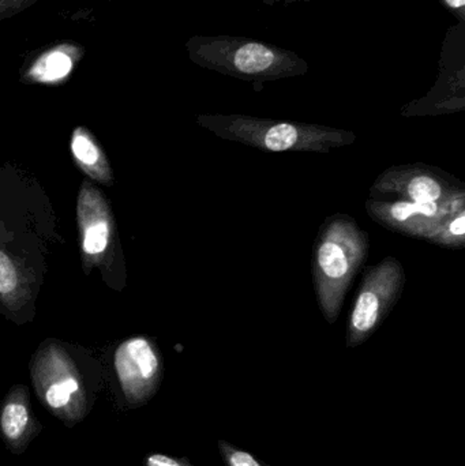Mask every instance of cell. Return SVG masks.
<instances>
[{
    "instance_id": "cell-18",
    "label": "cell",
    "mask_w": 465,
    "mask_h": 466,
    "mask_svg": "<svg viewBox=\"0 0 465 466\" xmlns=\"http://www.w3.org/2000/svg\"><path fill=\"white\" fill-rule=\"evenodd\" d=\"M447 3L450 5V7L455 8H461L465 5V0H447Z\"/></svg>"
},
{
    "instance_id": "cell-1",
    "label": "cell",
    "mask_w": 465,
    "mask_h": 466,
    "mask_svg": "<svg viewBox=\"0 0 465 466\" xmlns=\"http://www.w3.org/2000/svg\"><path fill=\"white\" fill-rule=\"evenodd\" d=\"M370 248L369 233L347 215L328 218L314 244L311 271L314 290L325 320L335 323L354 277Z\"/></svg>"
},
{
    "instance_id": "cell-14",
    "label": "cell",
    "mask_w": 465,
    "mask_h": 466,
    "mask_svg": "<svg viewBox=\"0 0 465 466\" xmlns=\"http://www.w3.org/2000/svg\"><path fill=\"white\" fill-rule=\"evenodd\" d=\"M235 66L245 74H258L275 62V55L262 44L251 43L240 46L235 54Z\"/></svg>"
},
{
    "instance_id": "cell-5",
    "label": "cell",
    "mask_w": 465,
    "mask_h": 466,
    "mask_svg": "<svg viewBox=\"0 0 465 466\" xmlns=\"http://www.w3.org/2000/svg\"><path fill=\"white\" fill-rule=\"evenodd\" d=\"M370 198L415 204H465V187L456 177L426 164L390 167L371 186Z\"/></svg>"
},
{
    "instance_id": "cell-16",
    "label": "cell",
    "mask_w": 465,
    "mask_h": 466,
    "mask_svg": "<svg viewBox=\"0 0 465 466\" xmlns=\"http://www.w3.org/2000/svg\"><path fill=\"white\" fill-rule=\"evenodd\" d=\"M227 462L229 466H261L251 454L237 449H226Z\"/></svg>"
},
{
    "instance_id": "cell-17",
    "label": "cell",
    "mask_w": 465,
    "mask_h": 466,
    "mask_svg": "<svg viewBox=\"0 0 465 466\" xmlns=\"http://www.w3.org/2000/svg\"><path fill=\"white\" fill-rule=\"evenodd\" d=\"M145 466H191L183 460L175 459V457L167 456V454L153 453L145 459Z\"/></svg>"
},
{
    "instance_id": "cell-8",
    "label": "cell",
    "mask_w": 465,
    "mask_h": 466,
    "mask_svg": "<svg viewBox=\"0 0 465 466\" xmlns=\"http://www.w3.org/2000/svg\"><path fill=\"white\" fill-rule=\"evenodd\" d=\"M0 231V311L16 323L32 319L40 279L21 246Z\"/></svg>"
},
{
    "instance_id": "cell-11",
    "label": "cell",
    "mask_w": 465,
    "mask_h": 466,
    "mask_svg": "<svg viewBox=\"0 0 465 466\" xmlns=\"http://www.w3.org/2000/svg\"><path fill=\"white\" fill-rule=\"evenodd\" d=\"M84 56V48L78 44L60 43L33 56L21 70L25 84L57 85L66 81L76 63Z\"/></svg>"
},
{
    "instance_id": "cell-13",
    "label": "cell",
    "mask_w": 465,
    "mask_h": 466,
    "mask_svg": "<svg viewBox=\"0 0 465 466\" xmlns=\"http://www.w3.org/2000/svg\"><path fill=\"white\" fill-rule=\"evenodd\" d=\"M422 240L445 248H463L465 246V209L437 221Z\"/></svg>"
},
{
    "instance_id": "cell-9",
    "label": "cell",
    "mask_w": 465,
    "mask_h": 466,
    "mask_svg": "<svg viewBox=\"0 0 465 466\" xmlns=\"http://www.w3.org/2000/svg\"><path fill=\"white\" fill-rule=\"evenodd\" d=\"M463 209L465 204H415L401 199L376 198L366 201V212L377 224L420 240L437 221Z\"/></svg>"
},
{
    "instance_id": "cell-2",
    "label": "cell",
    "mask_w": 465,
    "mask_h": 466,
    "mask_svg": "<svg viewBox=\"0 0 465 466\" xmlns=\"http://www.w3.org/2000/svg\"><path fill=\"white\" fill-rule=\"evenodd\" d=\"M30 377L41 405L65 426L81 423L95 404L98 378L79 363L67 345L46 341L33 355Z\"/></svg>"
},
{
    "instance_id": "cell-7",
    "label": "cell",
    "mask_w": 465,
    "mask_h": 466,
    "mask_svg": "<svg viewBox=\"0 0 465 466\" xmlns=\"http://www.w3.org/2000/svg\"><path fill=\"white\" fill-rule=\"evenodd\" d=\"M112 366L122 401L128 408L147 404L155 396L163 378L160 352L147 337H133L119 344Z\"/></svg>"
},
{
    "instance_id": "cell-6",
    "label": "cell",
    "mask_w": 465,
    "mask_h": 466,
    "mask_svg": "<svg viewBox=\"0 0 465 466\" xmlns=\"http://www.w3.org/2000/svg\"><path fill=\"white\" fill-rule=\"evenodd\" d=\"M76 221L85 273L98 268L104 279H109L115 259L119 257L116 226L108 201L89 180H84L79 188Z\"/></svg>"
},
{
    "instance_id": "cell-10",
    "label": "cell",
    "mask_w": 465,
    "mask_h": 466,
    "mask_svg": "<svg viewBox=\"0 0 465 466\" xmlns=\"http://www.w3.org/2000/svg\"><path fill=\"white\" fill-rule=\"evenodd\" d=\"M41 426L30 402L29 389L15 385L0 402V438L10 453L21 456L40 434Z\"/></svg>"
},
{
    "instance_id": "cell-3",
    "label": "cell",
    "mask_w": 465,
    "mask_h": 466,
    "mask_svg": "<svg viewBox=\"0 0 465 466\" xmlns=\"http://www.w3.org/2000/svg\"><path fill=\"white\" fill-rule=\"evenodd\" d=\"M201 123L220 138L272 153H328L357 139L354 133L336 128L251 117H204Z\"/></svg>"
},
{
    "instance_id": "cell-12",
    "label": "cell",
    "mask_w": 465,
    "mask_h": 466,
    "mask_svg": "<svg viewBox=\"0 0 465 466\" xmlns=\"http://www.w3.org/2000/svg\"><path fill=\"white\" fill-rule=\"evenodd\" d=\"M71 155L78 168L101 185L114 186V172L103 147L87 128H74L70 141Z\"/></svg>"
},
{
    "instance_id": "cell-15",
    "label": "cell",
    "mask_w": 465,
    "mask_h": 466,
    "mask_svg": "<svg viewBox=\"0 0 465 466\" xmlns=\"http://www.w3.org/2000/svg\"><path fill=\"white\" fill-rule=\"evenodd\" d=\"M41 0H0V24L29 10Z\"/></svg>"
},
{
    "instance_id": "cell-4",
    "label": "cell",
    "mask_w": 465,
    "mask_h": 466,
    "mask_svg": "<svg viewBox=\"0 0 465 466\" xmlns=\"http://www.w3.org/2000/svg\"><path fill=\"white\" fill-rule=\"evenodd\" d=\"M406 287L400 260L385 257L366 271L358 290L347 328V347L363 344L390 314Z\"/></svg>"
}]
</instances>
